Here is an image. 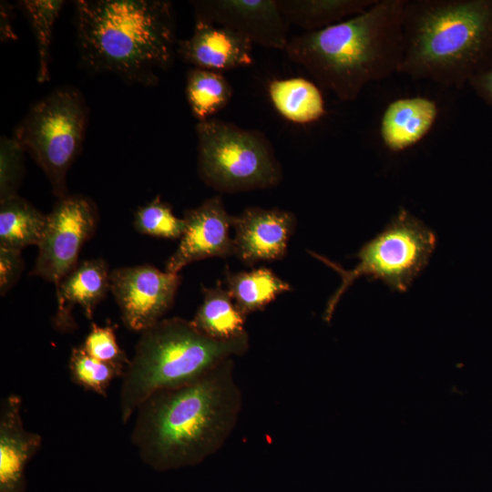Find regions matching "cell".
Segmentation results:
<instances>
[{
  "mask_svg": "<svg viewBox=\"0 0 492 492\" xmlns=\"http://www.w3.org/2000/svg\"><path fill=\"white\" fill-rule=\"evenodd\" d=\"M241 408L242 394L230 358L192 383L148 397L136 411L131 442L155 470L196 466L223 446Z\"/></svg>",
  "mask_w": 492,
  "mask_h": 492,
  "instance_id": "cell-1",
  "label": "cell"
},
{
  "mask_svg": "<svg viewBox=\"0 0 492 492\" xmlns=\"http://www.w3.org/2000/svg\"><path fill=\"white\" fill-rule=\"evenodd\" d=\"M406 1L377 0L359 15L290 38L284 51L321 88L340 101H354L369 83L397 73Z\"/></svg>",
  "mask_w": 492,
  "mask_h": 492,
  "instance_id": "cell-2",
  "label": "cell"
},
{
  "mask_svg": "<svg viewBox=\"0 0 492 492\" xmlns=\"http://www.w3.org/2000/svg\"><path fill=\"white\" fill-rule=\"evenodd\" d=\"M77 44L81 64L146 87L159 83L177 51L176 20L167 0H78Z\"/></svg>",
  "mask_w": 492,
  "mask_h": 492,
  "instance_id": "cell-3",
  "label": "cell"
},
{
  "mask_svg": "<svg viewBox=\"0 0 492 492\" xmlns=\"http://www.w3.org/2000/svg\"><path fill=\"white\" fill-rule=\"evenodd\" d=\"M398 74L461 87L492 67V0H407Z\"/></svg>",
  "mask_w": 492,
  "mask_h": 492,
  "instance_id": "cell-4",
  "label": "cell"
},
{
  "mask_svg": "<svg viewBox=\"0 0 492 492\" xmlns=\"http://www.w3.org/2000/svg\"><path fill=\"white\" fill-rule=\"evenodd\" d=\"M248 349L247 333L217 340L202 333L191 321L180 317L160 320L141 332L126 366L119 394L121 421L128 422L155 392L192 383Z\"/></svg>",
  "mask_w": 492,
  "mask_h": 492,
  "instance_id": "cell-5",
  "label": "cell"
},
{
  "mask_svg": "<svg viewBox=\"0 0 492 492\" xmlns=\"http://www.w3.org/2000/svg\"><path fill=\"white\" fill-rule=\"evenodd\" d=\"M195 131L200 178L215 190L269 189L282 180L281 163L262 131L216 118L197 122Z\"/></svg>",
  "mask_w": 492,
  "mask_h": 492,
  "instance_id": "cell-6",
  "label": "cell"
},
{
  "mask_svg": "<svg viewBox=\"0 0 492 492\" xmlns=\"http://www.w3.org/2000/svg\"><path fill=\"white\" fill-rule=\"evenodd\" d=\"M436 244L435 233L408 210L401 209L379 234L359 250L355 255L358 263L352 270L311 251L341 277L340 286L327 302L323 320H331L343 294L359 277L380 280L394 291L406 292L427 265Z\"/></svg>",
  "mask_w": 492,
  "mask_h": 492,
  "instance_id": "cell-7",
  "label": "cell"
},
{
  "mask_svg": "<svg viewBox=\"0 0 492 492\" xmlns=\"http://www.w3.org/2000/svg\"><path fill=\"white\" fill-rule=\"evenodd\" d=\"M88 109L82 94L59 87L34 103L12 138L42 169L57 199L67 195V174L85 138Z\"/></svg>",
  "mask_w": 492,
  "mask_h": 492,
  "instance_id": "cell-8",
  "label": "cell"
},
{
  "mask_svg": "<svg viewBox=\"0 0 492 492\" xmlns=\"http://www.w3.org/2000/svg\"><path fill=\"white\" fill-rule=\"evenodd\" d=\"M97 224V207L88 197L67 194L57 199L47 214L30 275L56 287L78 264L81 249L93 237Z\"/></svg>",
  "mask_w": 492,
  "mask_h": 492,
  "instance_id": "cell-9",
  "label": "cell"
},
{
  "mask_svg": "<svg viewBox=\"0 0 492 492\" xmlns=\"http://www.w3.org/2000/svg\"><path fill=\"white\" fill-rule=\"evenodd\" d=\"M181 278L149 265L117 268L110 272V292L124 325L143 332L162 320L171 308Z\"/></svg>",
  "mask_w": 492,
  "mask_h": 492,
  "instance_id": "cell-10",
  "label": "cell"
},
{
  "mask_svg": "<svg viewBox=\"0 0 492 492\" xmlns=\"http://www.w3.org/2000/svg\"><path fill=\"white\" fill-rule=\"evenodd\" d=\"M195 21L230 28L253 45L285 50L290 38L289 24L277 0L191 1Z\"/></svg>",
  "mask_w": 492,
  "mask_h": 492,
  "instance_id": "cell-11",
  "label": "cell"
},
{
  "mask_svg": "<svg viewBox=\"0 0 492 492\" xmlns=\"http://www.w3.org/2000/svg\"><path fill=\"white\" fill-rule=\"evenodd\" d=\"M182 218L185 230L166 262V272L179 274L194 261L234 254L233 239L230 236L233 216L227 212L220 196L207 199L198 207L185 210Z\"/></svg>",
  "mask_w": 492,
  "mask_h": 492,
  "instance_id": "cell-12",
  "label": "cell"
},
{
  "mask_svg": "<svg viewBox=\"0 0 492 492\" xmlns=\"http://www.w3.org/2000/svg\"><path fill=\"white\" fill-rule=\"evenodd\" d=\"M296 225L293 213L250 207L233 216L234 254L248 266L282 259Z\"/></svg>",
  "mask_w": 492,
  "mask_h": 492,
  "instance_id": "cell-13",
  "label": "cell"
},
{
  "mask_svg": "<svg viewBox=\"0 0 492 492\" xmlns=\"http://www.w3.org/2000/svg\"><path fill=\"white\" fill-rule=\"evenodd\" d=\"M176 54L192 67L223 73L254 63L253 44L237 32L195 21L188 38L178 40Z\"/></svg>",
  "mask_w": 492,
  "mask_h": 492,
  "instance_id": "cell-14",
  "label": "cell"
},
{
  "mask_svg": "<svg viewBox=\"0 0 492 492\" xmlns=\"http://www.w3.org/2000/svg\"><path fill=\"white\" fill-rule=\"evenodd\" d=\"M22 399L5 396L0 405V492H25V470L39 451L42 436L25 428Z\"/></svg>",
  "mask_w": 492,
  "mask_h": 492,
  "instance_id": "cell-15",
  "label": "cell"
},
{
  "mask_svg": "<svg viewBox=\"0 0 492 492\" xmlns=\"http://www.w3.org/2000/svg\"><path fill=\"white\" fill-rule=\"evenodd\" d=\"M110 272L108 262L101 258L78 262L56 287L54 325L64 332L74 330L77 324L72 311L76 305L92 320L97 306L110 291Z\"/></svg>",
  "mask_w": 492,
  "mask_h": 492,
  "instance_id": "cell-16",
  "label": "cell"
},
{
  "mask_svg": "<svg viewBox=\"0 0 492 492\" xmlns=\"http://www.w3.org/2000/svg\"><path fill=\"white\" fill-rule=\"evenodd\" d=\"M437 116L438 107L428 97H411L393 100L381 118V138L389 150L403 151L428 134Z\"/></svg>",
  "mask_w": 492,
  "mask_h": 492,
  "instance_id": "cell-17",
  "label": "cell"
},
{
  "mask_svg": "<svg viewBox=\"0 0 492 492\" xmlns=\"http://www.w3.org/2000/svg\"><path fill=\"white\" fill-rule=\"evenodd\" d=\"M267 93L274 109L290 122L310 124L326 114L321 87L307 78H274L269 82Z\"/></svg>",
  "mask_w": 492,
  "mask_h": 492,
  "instance_id": "cell-18",
  "label": "cell"
},
{
  "mask_svg": "<svg viewBox=\"0 0 492 492\" xmlns=\"http://www.w3.org/2000/svg\"><path fill=\"white\" fill-rule=\"evenodd\" d=\"M377 0H277L278 6L289 25L304 32L326 28L359 15Z\"/></svg>",
  "mask_w": 492,
  "mask_h": 492,
  "instance_id": "cell-19",
  "label": "cell"
},
{
  "mask_svg": "<svg viewBox=\"0 0 492 492\" xmlns=\"http://www.w3.org/2000/svg\"><path fill=\"white\" fill-rule=\"evenodd\" d=\"M203 299L191 323L205 335L217 340H231L247 333L245 317L229 292L218 281L213 287L202 286Z\"/></svg>",
  "mask_w": 492,
  "mask_h": 492,
  "instance_id": "cell-20",
  "label": "cell"
},
{
  "mask_svg": "<svg viewBox=\"0 0 492 492\" xmlns=\"http://www.w3.org/2000/svg\"><path fill=\"white\" fill-rule=\"evenodd\" d=\"M47 215L15 195L0 201V248L22 251L38 245Z\"/></svg>",
  "mask_w": 492,
  "mask_h": 492,
  "instance_id": "cell-21",
  "label": "cell"
},
{
  "mask_svg": "<svg viewBox=\"0 0 492 492\" xmlns=\"http://www.w3.org/2000/svg\"><path fill=\"white\" fill-rule=\"evenodd\" d=\"M225 285L236 307L247 315L263 310L291 285L267 268L225 273Z\"/></svg>",
  "mask_w": 492,
  "mask_h": 492,
  "instance_id": "cell-22",
  "label": "cell"
},
{
  "mask_svg": "<svg viewBox=\"0 0 492 492\" xmlns=\"http://www.w3.org/2000/svg\"><path fill=\"white\" fill-rule=\"evenodd\" d=\"M186 99L199 121L214 118L233 96V88L222 73L191 67L186 73Z\"/></svg>",
  "mask_w": 492,
  "mask_h": 492,
  "instance_id": "cell-23",
  "label": "cell"
},
{
  "mask_svg": "<svg viewBox=\"0 0 492 492\" xmlns=\"http://www.w3.org/2000/svg\"><path fill=\"white\" fill-rule=\"evenodd\" d=\"M26 13L36 41L38 51V70L36 78L39 83L49 80L50 44L54 25L62 11L65 1L62 0H23L18 2Z\"/></svg>",
  "mask_w": 492,
  "mask_h": 492,
  "instance_id": "cell-24",
  "label": "cell"
},
{
  "mask_svg": "<svg viewBox=\"0 0 492 492\" xmlns=\"http://www.w3.org/2000/svg\"><path fill=\"white\" fill-rule=\"evenodd\" d=\"M125 369L91 356L83 346L72 348L69 355L68 370L73 383L104 397L112 381L122 378Z\"/></svg>",
  "mask_w": 492,
  "mask_h": 492,
  "instance_id": "cell-25",
  "label": "cell"
},
{
  "mask_svg": "<svg viewBox=\"0 0 492 492\" xmlns=\"http://www.w3.org/2000/svg\"><path fill=\"white\" fill-rule=\"evenodd\" d=\"M133 226L144 235L162 239H180L185 221L173 213L172 207L156 196L150 201L138 207L134 213Z\"/></svg>",
  "mask_w": 492,
  "mask_h": 492,
  "instance_id": "cell-26",
  "label": "cell"
},
{
  "mask_svg": "<svg viewBox=\"0 0 492 492\" xmlns=\"http://www.w3.org/2000/svg\"><path fill=\"white\" fill-rule=\"evenodd\" d=\"M24 149L11 137L0 141V201L17 195L24 174Z\"/></svg>",
  "mask_w": 492,
  "mask_h": 492,
  "instance_id": "cell-27",
  "label": "cell"
},
{
  "mask_svg": "<svg viewBox=\"0 0 492 492\" xmlns=\"http://www.w3.org/2000/svg\"><path fill=\"white\" fill-rule=\"evenodd\" d=\"M82 346L88 354L103 362L125 368L129 362L118 344L115 326H99L93 323Z\"/></svg>",
  "mask_w": 492,
  "mask_h": 492,
  "instance_id": "cell-28",
  "label": "cell"
},
{
  "mask_svg": "<svg viewBox=\"0 0 492 492\" xmlns=\"http://www.w3.org/2000/svg\"><path fill=\"white\" fill-rule=\"evenodd\" d=\"M21 251L0 248V294L5 296L17 282L24 270Z\"/></svg>",
  "mask_w": 492,
  "mask_h": 492,
  "instance_id": "cell-29",
  "label": "cell"
},
{
  "mask_svg": "<svg viewBox=\"0 0 492 492\" xmlns=\"http://www.w3.org/2000/svg\"><path fill=\"white\" fill-rule=\"evenodd\" d=\"M468 84L475 93L492 108V67L487 71L472 77Z\"/></svg>",
  "mask_w": 492,
  "mask_h": 492,
  "instance_id": "cell-30",
  "label": "cell"
},
{
  "mask_svg": "<svg viewBox=\"0 0 492 492\" xmlns=\"http://www.w3.org/2000/svg\"><path fill=\"white\" fill-rule=\"evenodd\" d=\"M7 3H1V40L6 41L14 38V32L11 25V12Z\"/></svg>",
  "mask_w": 492,
  "mask_h": 492,
  "instance_id": "cell-31",
  "label": "cell"
}]
</instances>
